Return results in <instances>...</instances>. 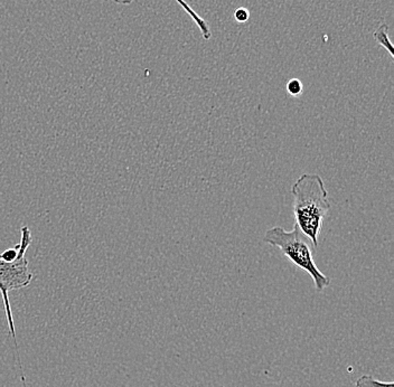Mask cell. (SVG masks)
Returning a JSON list of instances; mask_svg holds the SVG:
<instances>
[{"instance_id": "6da1fadb", "label": "cell", "mask_w": 394, "mask_h": 387, "mask_svg": "<svg viewBox=\"0 0 394 387\" xmlns=\"http://www.w3.org/2000/svg\"><path fill=\"white\" fill-rule=\"evenodd\" d=\"M291 194L295 225L317 248L323 223L330 211L324 181L316 174H304L291 187Z\"/></svg>"}, {"instance_id": "7a4b0ae2", "label": "cell", "mask_w": 394, "mask_h": 387, "mask_svg": "<svg viewBox=\"0 0 394 387\" xmlns=\"http://www.w3.org/2000/svg\"><path fill=\"white\" fill-rule=\"evenodd\" d=\"M20 233H22L20 242L16 245V248L7 250L0 255V294L3 297L9 331L14 338L15 348L17 351L20 375L24 377L22 381H25L23 365H22V361H20V349H18L17 340H16V331H15L12 305H10V299H9V292L26 288L31 284V280H33V273L29 268V260L26 257V252L31 244V229L29 227H23L20 229Z\"/></svg>"}, {"instance_id": "3957f363", "label": "cell", "mask_w": 394, "mask_h": 387, "mask_svg": "<svg viewBox=\"0 0 394 387\" xmlns=\"http://www.w3.org/2000/svg\"><path fill=\"white\" fill-rule=\"evenodd\" d=\"M263 242L278 248L296 266L309 274L315 284L316 291L323 292L330 284V278L325 275L316 266L314 260L315 246L304 233L293 227L291 231L284 227H275L268 229L263 236Z\"/></svg>"}, {"instance_id": "277c9868", "label": "cell", "mask_w": 394, "mask_h": 387, "mask_svg": "<svg viewBox=\"0 0 394 387\" xmlns=\"http://www.w3.org/2000/svg\"><path fill=\"white\" fill-rule=\"evenodd\" d=\"M113 1L118 3V5H130V3H133V0H113ZM176 1H177V3H180V6H182V8L191 16V20H194V23L196 24L197 27L200 29V34L203 36L204 40H211L212 33L207 22L200 17V15L197 14L195 10H193L189 3H186L185 0H176Z\"/></svg>"}, {"instance_id": "5b68a950", "label": "cell", "mask_w": 394, "mask_h": 387, "mask_svg": "<svg viewBox=\"0 0 394 387\" xmlns=\"http://www.w3.org/2000/svg\"><path fill=\"white\" fill-rule=\"evenodd\" d=\"M374 40H377L381 46L386 48V51L390 53L391 57H394V48L392 45L391 40L388 37V26L386 24H382V25L374 31L373 34Z\"/></svg>"}, {"instance_id": "8992f818", "label": "cell", "mask_w": 394, "mask_h": 387, "mask_svg": "<svg viewBox=\"0 0 394 387\" xmlns=\"http://www.w3.org/2000/svg\"><path fill=\"white\" fill-rule=\"evenodd\" d=\"M355 387H393V383H384L377 381L373 376L363 375L355 381Z\"/></svg>"}, {"instance_id": "52a82bcc", "label": "cell", "mask_w": 394, "mask_h": 387, "mask_svg": "<svg viewBox=\"0 0 394 387\" xmlns=\"http://www.w3.org/2000/svg\"><path fill=\"white\" fill-rule=\"evenodd\" d=\"M302 90H304V85H302V81L298 79H291L289 82L287 83V91L288 93L291 96H299L302 94Z\"/></svg>"}, {"instance_id": "ba28073f", "label": "cell", "mask_w": 394, "mask_h": 387, "mask_svg": "<svg viewBox=\"0 0 394 387\" xmlns=\"http://www.w3.org/2000/svg\"><path fill=\"white\" fill-rule=\"evenodd\" d=\"M234 18H235L238 23H245V22H248L249 18H250V12H249V9L241 7V8H238L237 10L234 12Z\"/></svg>"}]
</instances>
